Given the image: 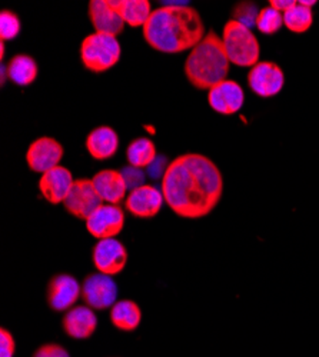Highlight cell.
<instances>
[{
    "instance_id": "7402d4cb",
    "label": "cell",
    "mask_w": 319,
    "mask_h": 357,
    "mask_svg": "<svg viewBox=\"0 0 319 357\" xmlns=\"http://www.w3.org/2000/svg\"><path fill=\"white\" fill-rule=\"evenodd\" d=\"M142 320L140 307L132 301H119L110 309V321L119 331L132 332L138 329Z\"/></svg>"
},
{
    "instance_id": "9a60e30c",
    "label": "cell",
    "mask_w": 319,
    "mask_h": 357,
    "mask_svg": "<svg viewBox=\"0 0 319 357\" xmlns=\"http://www.w3.org/2000/svg\"><path fill=\"white\" fill-rule=\"evenodd\" d=\"M73 183L71 170L59 165L42 174L39 178V190L49 203L59 204L66 200Z\"/></svg>"
},
{
    "instance_id": "4316f807",
    "label": "cell",
    "mask_w": 319,
    "mask_h": 357,
    "mask_svg": "<svg viewBox=\"0 0 319 357\" xmlns=\"http://www.w3.org/2000/svg\"><path fill=\"white\" fill-rule=\"evenodd\" d=\"M259 8L255 2H238L232 9V19L245 24L246 27L256 26V19L259 15Z\"/></svg>"
},
{
    "instance_id": "2e32d148",
    "label": "cell",
    "mask_w": 319,
    "mask_h": 357,
    "mask_svg": "<svg viewBox=\"0 0 319 357\" xmlns=\"http://www.w3.org/2000/svg\"><path fill=\"white\" fill-rule=\"evenodd\" d=\"M88 15L96 33L116 38L124 32L125 22L118 10L112 8L109 0H91Z\"/></svg>"
},
{
    "instance_id": "ffe728a7",
    "label": "cell",
    "mask_w": 319,
    "mask_h": 357,
    "mask_svg": "<svg viewBox=\"0 0 319 357\" xmlns=\"http://www.w3.org/2000/svg\"><path fill=\"white\" fill-rule=\"evenodd\" d=\"M113 9L118 10L125 24L131 27H143L152 15L148 0H109Z\"/></svg>"
},
{
    "instance_id": "1f68e13d",
    "label": "cell",
    "mask_w": 319,
    "mask_h": 357,
    "mask_svg": "<svg viewBox=\"0 0 319 357\" xmlns=\"http://www.w3.org/2000/svg\"><path fill=\"white\" fill-rule=\"evenodd\" d=\"M298 3L302 5V6H305V8H309V9H312V6L316 5L315 0H312V2H306V0H301V2H298Z\"/></svg>"
},
{
    "instance_id": "3957f363",
    "label": "cell",
    "mask_w": 319,
    "mask_h": 357,
    "mask_svg": "<svg viewBox=\"0 0 319 357\" xmlns=\"http://www.w3.org/2000/svg\"><path fill=\"white\" fill-rule=\"evenodd\" d=\"M230 62L222 38L209 31L188 54L185 61V76L198 91H211L226 80Z\"/></svg>"
},
{
    "instance_id": "ac0fdd59",
    "label": "cell",
    "mask_w": 319,
    "mask_h": 357,
    "mask_svg": "<svg viewBox=\"0 0 319 357\" xmlns=\"http://www.w3.org/2000/svg\"><path fill=\"white\" fill-rule=\"evenodd\" d=\"M64 331L72 339H89L98 327V317L89 306H75L64 316Z\"/></svg>"
},
{
    "instance_id": "f1b7e54d",
    "label": "cell",
    "mask_w": 319,
    "mask_h": 357,
    "mask_svg": "<svg viewBox=\"0 0 319 357\" xmlns=\"http://www.w3.org/2000/svg\"><path fill=\"white\" fill-rule=\"evenodd\" d=\"M34 357H71L66 349L59 344H45L36 350Z\"/></svg>"
},
{
    "instance_id": "4fadbf2b",
    "label": "cell",
    "mask_w": 319,
    "mask_h": 357,
    "mask_svg": "<svg viewBox=\"0 0 319 357\" xmlns=\"http://www.w3.org/2000/svg\"><path fill=\"white\" fill-rule=\"evenodd\" d=\"M245 102L242 86L235 80H223L208 92L209 106L219 114L232 116L238 113Z\"/></svg>"
},
{
    "instance_id": "30bf717a",
    "label": "cell",
    "mask_w": 319,
    "mask_h": 357,
    "mask_svg": "<svg viewBox=\"0 0 319 357\" xmlns=\"http://www.w3.org/2000/svg\"><path fill=\"white\" fill-rule=\"evenodd\" d=\"M65 153L64 146L53 137H39L29 144L26 152V162L29 169L35 173H46L47 170L59 166Z\"/></svg>"
},
{
    "instance_id": "f546056e",
    "label": "cell",
    "mask_w": 319,
    "mask_h": 357,
    "mask_svg": "<svg viewBox=\"0 0 319 357\" xmlns=\"http://www.w3.org/2000/svg\"><path fill=\"white\" fill-rule=\"evenodd\" d=\"M0 346H2V351H0V357H13L15 354V340L6 329H2L0 332Z\"/></svg>"
},
{
    "instance_id": "cb8c5ba5",
    "label": "cell",
    "mask_w": 319,
    "mask_h": 357,
    "mask_svg": "<svg viewBox=\"0 0 319 357\" xmlns=\"http://www.w3.org/2000/svg\"><path fill=\"white\" fill-rule=\"evenodd\" d=\"M313 23V13L309 8L297 3L294 8L283 13V24L289 32L305 33Z\"/></svg>"
},
{
    "instance_id": "d6a6232c",
    "label": "cell",
    "mask_w": 319,
    "mask_h": 357,
    "mask_svg": "<svg viewBox=\"0 0 319 357\" xmlns=\"http://www.w3.org/2000/svg\"><path fill=\"white\" fill-rule=\"evenodd\" d=\"M6 77H8V69L5 65H2V84H5Z\"/></svg>"
},
{
    "instance_id": "836d02e7",
    "label": "cell",
    "mask_w": 319,
    "mask_h": 357,
    "mask_svg": "<svg viewBox=\"0 0 319 357\" xmlns=\"http://www.w3.org/2000/svg\"><path fill=\"white\" fill-rule=\"evenodd\" d=\"M0 57H5V42L0 43Z\"/></svg>"
},
{
    "instance_id": "e0dca14e",
    "label": "cell",
    "mask_w": 319,
    "mask_h": 357,
    "mask_svg": "<svg viewBox=\"0 0 319 357\" xmlns=\"http://www.w3.org/2000/svg\"><path fill=\"white\" fill-rule=\"evenodd\" d=\"M92 182L101 199L107 204H119L124 199H126L128 185L121 170H101L92 177Z\"/></svg>"
},
{
    "instance_id": "8992f818",
    "label": "cell",
    "mask_w": 319,
    "mask_h": 357,
    "mask_svg": "<svg viewBox=\"0 0 319 357\" xmlns=\"http://www.w3.org/2000/svg\"><path fill=\"white\" fill-rule=\"evenodd\" d=\"M248 84L256 96L264 99L274 98L282 92L285 73L275 62H258L248 73Z\"/></svg>"
},
{
    "instance_id": "5b68a950",
    "label": "cell",
    "mask_w": 319,
    "mask_h": 357,
    "mask_svg": "<svg viewBox=\"0 0 319 357\" xmlns=\"http://www.w3.org/2000/svg\"><path fill=\"white\" fill-rule=\"evenodd\" d=\"M122 54L119 40L114 36L92 33L86 36L80 45V59L86 70L105 73L118 65Z\"/></svg>"
},
{
    "instance_id": "44dd1931",
    "label": "cell",
    "mask_w": 319,
    "mask_h": 357,
    "mask_svg": "<svg viewBox=\"0 0 319 357\" xmlns=\"http://www.w3.org/2000/svg\"><path fill=\"white\" fill-rule=\"evenodd\" d=\"M8 79L17 86L32 84L39 73V68L35 59L29 54H15L8 66Z\"/></svg>"
},
{
    "instance_id": "83f0119b",
    "label": "cell",
    "mask_w": 319,
    "mask_h": 357,
    "mask_svg": "<svg viewBox=\"0 0 319 357\" xmlns=\"http://www.w3.org/2000/svg\"><path fill=\"white\" fill-rule=\"evenodd\" d=\"M122 174L125 177V182L128 185V189L133 190V189H138L140 186H143L144 183V173L142 172V169H138V167H133V166H128V167H124L122 170Z\"/></svg>"
},
{
    "instance_id": "277c9868",
    "label": "cell",
    "mask_w": 319,
    "mask_h": 357,
    "mask_svg": "<svg viewBox=\"0 0 319 357\" xmlns=\"http://www.w3.org/2000/svg\"><path fill=\"white\" fill-rule=\"evenodd\" d=\"M221 38L230 63L241 68H253L259 62L260 45L252 29L229 19L223 26Z\"/></svg>"
},
{
    "instance_id": "52a82bcc",
    "label": "cell",
    "mask_w": 319,
    "mask_h": 357,
    "mask_svg": "<svg viewBox=\"0 0 319 357\" xmlns=\"http://www.w3.org/2000/svg\"><path fill=\"white\" fill-rule=\"evenodd\" d=\"M82 299L95 310L112 309L118 299V286L112 276L103 273H94L86 276L82 284Z\"/></svg>"
},
{
    "instance_id": "8fae6325",
    "label": "cell",
    "mask_w": 319,
    "mask_h": 357,
    "mask_svg": "<svg viewBox=\"0 0 319 357\" xmlns=\"http://www.w3.org/2000/svg\"><path fill=\"white\" fill-rule=\"evenodd\" d=\"M94 264L99 273L107 276H116L124 272L128 263V250L118 239L99 241L92 253Z\"/></svg>"
},
{
    "instance_id": "d6986e66",
    "label": "cell",
    "mask_w": 319,
    "mask_h": 357,
    "mask_svg": "<svg viewBox=\"0 0 319 357\" xmlns=\"http://www.w3.org/2000/svg\"><path fill=\"white\" fill-rule=\"evenodd\" d=\"M84 147L94 159L107 160L118 152L119 136L110 126H99L86 137Z\"/></svg>"
},
{
    "instance_id": "4dcf8cb0",
    "label": "cell",
    "mask_w": 319,
    "mask_h": 357,
    "mask_svg": "<svg viewBox=\"0 0 319 357\" xmlns=\"http://www.w3.org/2000/svg\"><path fill=\"white\" fill-rule=\"evenodd\" d=\"M297 3L298 2H295V0H271L269 6L283 15L285 12H288L289 9L294 8Z\"/></svg>"
},
{
    "instance_id": "9c48e42d",
    "label": "cell",
    "mask_w": 319,
    "mask_h": 357,
    "mask_svg": "<svg viewBox=\"0 0 319 357\" xmlns=\"http://www.w3.org/2000/svg\"><path fill=\"white\" fill-rule=\"evenodd\" d=\"M125 227V212L118 204H102L86 220V229L99 241L113 239Z\"/></svg>"
},
{
    "instance_id": "603a6c76",
    "label": "cell",
    "mask_w": 319,
    "mask_h": 357,
    "mask_svg": "<svg viewBox=\"0 0 319 357\" xmlns=\"http://www.w3.org/2000/svg\"><path fill=\"white\" fill-rule=\"evenodd\" d=\"M158 156L155 143L148 137H138L132 140L126 149V159L129 166L144 169L151 166Z\"/></svg>"
},
{
    "instance_id": "484cf974",
    "label": "cell",
    "mask_w": 319,
    "mask_h": 357,
    "mask_svg": "<svg viewBox=\"0 0 319 357\" xmlns=\"http://www.w3.org/2000/svg\"><path fill=\"white\" fill-rule=\"evenodd\" d=\"M22 31V22L19 16L12 10H2L0 13V38L2 42L13 40L20 35Z\"/></svg>"
},
{
    "instance_id": "ba28073f",
    "label": "cell",
    "mask_w": 319,
    "mask_h": 357,
    "mask_svg": "<svg viewBox=\"0 0 319 357\" xmlns=\"http://www.w3.org/2000/svg\"><path fill=\"white\" fill-rule=\"evenodd\" d=\"M102 202L103 200L98 195L92 178H77L64 204L68 213L72 216L88 220L98 207L103 204Z\"/></svg>"
},
{
    "instance_id": "7a4b0ae2",
    "label": "cell",
    "mask_w": 319,
    "mask_h": 357,
    "mask_svg": "<svg viewBox=\"0 0 319 357\" xmlns=\"http://www.w3.org/2000/svg\"><path fill=\"white\" fill-rule=\"evenodd\" d=\"M199 12L186 5H165L152 12L143 26L147 43L161 53H182L192 50L207 36Z\"/></svg>"
},
{
    "instance_id": "5bb4252c",
    "label": "cell",
    "mask_w": 319,
    "mask_h": 357,
    "mask_svg": "<svg viewBox=\"0 0 319 357\" xmlns=\"http://www.w3.org/2000/svg\"><path fill=\"white\" fill-rule=\"evenodd\" d=\"M82 296V286L79 282L66 273L52 278L47 286V303L54 312L71 310Z\"/></svg>"
},
{
    "instance_id": "d4e9b609",
    "label": "cell",
    "mask_w": 319,
    "mask_h": 357,
    "mask_svg": "<svg viewBox=\"0 0 319 357\" xmlns=\"http://www.w3.org/2000/svg\"><path fill=\"white\" fill-rule=\"evenodd\" d=\"M283 26V15L271 6L260 9L256 19V29L267 36L278 33Z\"/></svg>"
},
{
    "instance_id": "7c38bea8",
    "label": "cell",
    "mask_w": 319,
    "mask_h": 357,
    "mask_svg": "<svg viewBox=\"0 0 319 357\" xmlns=\"http://www.w3.org/2000/svg\"><path fill=\"white\" fill-rule=\"evenodd\" d=\"M165 203L162 190L155 186L143 185L138 189L131 190L125 199V209L139 219L155 218Z\"/></svg>"
},
{
    "instance_id": "6da1fadb",
    "label": "cell",
    "mask_w": 319,
    "mask_h": 357,
    "mask_svg": "<svg viewBox=\"0 0 319 357\" xmlns=\"http://www.w3.org/2000/svg\"><path fill=\"white\" fill-rule=\"evenodd\" d=\"M161 190L173 213L184 219H202L221 202L223 176L209 158L185 153L166 165Z\"/></svg>"
}]
</instances>
